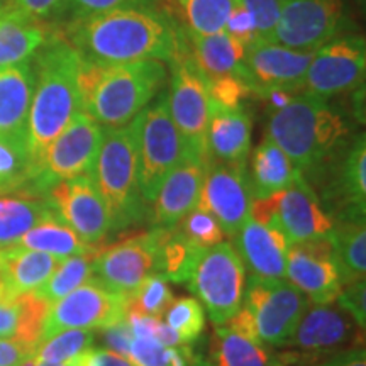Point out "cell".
Returning a JSON list of instances; mask_svg holds the SVG:
<instances>
[{"instance_id":"6da1fadb","label":"cell","mask_w":366,"mask_h":366,"mask_svg":"<svg viewBox=\"0 0 366 366\" xmlns=\"http://www.w3.org/2000/svg\"><path fill=\"white\" fill-rule=\"evenodd\" d=\"M63 26V36L76 53L102 65L141 59L170 63L185 48L183 29L157 0L126 4Z\"/></svg>"},{"instance_id":"7a4b0ae2","label":"cell","mask_w":366,"mask_h":366,"mask_svg":"<svg viewBox=\"0 0 366 366\" xmlns=\"http://www.w3.org/2000/svg\"><path fill=\"white\" fill-rule=\"evenodd\" d=\"M31 63L34 89L27 121V151L33 178L44 149L80 112V54L63 33L54 31Z\"/></svg>"},{"instance_id":"3957f363","label":"cell","mask_w":366,"mask_h":366,"mask_svg":"<svg viewBox=\"0 0 366 366\" xmlns=\"http://www.w3.org/2000/svg\"><path fill=\"white\" fill-rule=\"evenodd\" d=\"M167 63L157 59L102 65L80 56V111L104 127H122L162 94Z\"/></svg>"},{"instance_id":"277c9868","label":"cell","mask_w":366,"mask_h":366,"mask_svg":"<svg viewBox=\"0 0 366 366\" xmlns=\"http://www.w3.org/2000/svg\"><path fill=\"white\" fill-rule=\"evenodd\" d=\"M350 134L347 114L327 99L300 90L285 107L268 111L264 136L282 148L307 180Z\"/></svg>"},{"instance_id":"5b68a950","label":"cell","mask_w":366,"mask_h":366,"mask_svg":"<svg viewBox=\"0 0 366 366\" xmlns=\"http://www.w3.org/2000/svg\"><path fill=\"white\" fill-rule=\"evenodd\" d=\"M90 177L107 209L111 234L124 232L151 219L149 204L137 183L134 139L129 124L104 127Z\"/></svg>"},{"instance_id":"8992f818","label":"cell","mask_w":366,"mask_h":366,"mask_svg":"<svg viewBox=\"0 0 366 366\" xmlns=\"http://www.w3.org/2000/svg\"><path fill=\"white\" fill-rule=\"evenodd\" d=\"M129 127L134 139L137 183L144 200L151 204L168 173L192 153L170 116L164 90L132 119Z\"/></svg>"},{"instance_id":"52a82bcc","label":"cell","mask_w":366,"mask_h":366,"mask_svg":"<svg viewBox=\"0 0 366 366\" xmlns=\"http://www.w3.org/2000/svg\"><path fill=\"white\" fill-rule=\"evenodd\" d=\"M305 182L309 185L319 183V200L332 221L365 219L366 137L363 132L346 139Z\"/></svg>"},{"instance_id":"ba28073f","label":"cell","mask_w":366,"mask_h":366,"mask_svg":"<svg viewBox=\"0 0 366 366\" xmlns=\"http://www.w3.org/2000/svg\"><path fill=\"white\" fill-rule=\"evenodd\" d=\"M102 137L104 126L80 111L44 149L27 194L44 197L58 182L90 175Z\"/></svg>"},{"instance_id":"9c48e42d","label":"cell","mask_w":366,"mask_h":366,"mask_svg":"<svg viewBox=\"0 0 366 366\" xmlns=\"http://www.w3.org/2000/svg\"><path fill=\"white\" fill-rule=\"evenodd\" d=\"M309 305L307 297L287 278L251 277L241 302L256 340L268 346H285Z\"/></svg>"},{"instance_id":"30bf717a","label":"cell","mask_w":366,"mask_h":366,"mask_svg":"<svg viewBox=\"0 0 366 366\" xmlns=\"http://www.w3.org/2000/svg\"><path fill=\"white\" fill-rule=\"evenodd\" d=\"M168 65L170 84L167 95L170 116L190 153L209 163L207 127L212 102L204 73L192 58L187 41L185 48Z\"/></svg>"},{"instance_id":"8fae6325","label":"cell","mask_w":366,"mask_h":366,"mask_svg":"<svg viewBox=\"0 0 366 366\" xmlns=\"http://www.w3.org/2000/svg\"><path fill=\"white\" fill-rule=\"evenodd\" d=\"M246 267L232 242L222 241L204 249L189 278V288L207 310L216 326H222L241 307Z\"/></svg>"},{"instance_id":"7c38bea8","label":"cell","mask_w":366,"mask_h":366,"mask_svg":"<svg viewBox=\"0 0 366 366\" xmlns=\"http://www.w3.org/2000/svg\"><path fill=\"white\" fill-rule=\"evenodd\" d=\"M360 329L355 319L336 302L334 305H314L312 309H307L292 337L287 341L285 346L292 351L280 355L288 366L324 360L363 345V340H360Z\"/></svg>"},{"instance_id":"4fadbf2b","label":"cell","mask_w":366,"mask_h":366,"mask_svg":"<svg viewBox=\"0 0 366 366\" xmlns=\"http://www.w3.org/2000/svg\"><path fill=\"white\" fill-rule=\"evenodd\" d=\"M126 317V295L117 294L92 277L84 285L49 305L39 340L68 329H105Z\"/></svg>"},{"instance_id":"5bb4252c","label":"cell","mask_w":366,"mask_h":366,"mask_svg":"<svg viewBox=\"0 0 366 366\" xmlns=\"http://www.w3.org/2000/svg\"><path fill=\"white\" fill-rule=\"evenodd\" d=\"M366 43L361 36L341 34L314 51L302 90L331 100L365 84Z\"/></svg>"},{"instance_id":"9a60e30c","label":"cell","mask_w":366,"mask_h":366,"mask_svg":"<svg viewBox=\"0 0 366 366\" xmlns=\"http://www.w3.org/2000/svg\"><path fill=\"white\" fill-rule=\"evenodd\" d=\"M274 43L300 51H315L345 34V0H277Z\"/></svg>"},{"instance_id":"2e32d148","label":"cell","mask_w":366,"mask_h":366,"mask_svg":"<svg viewBox=\"0 0 366 366\" xmlns=\"http://www.w3.org/2000/svg\"><path fill=\"white\" fill-rule=\"evenodd\" d=\"M251 195L248 164H226L209 162L197 207L219 222L224 234L234 237L249 219Z\"/></svg>"},{"instance_id":"e0dca14e","label":"cell","mask_w":366,"mask_h":366,"mask_svg":"<svg viewBox=\"0 0 366 366\" xmlns=\"http://www.w3.org/2000/svg\"><path fill=\"white\" fill-rule=\"evenodd\" d=\"M44 197L56 216L86 244L97 248L111 234L107 209L90 175L58 182Z\"/></svg>"},{"instance_id":"ac0fdd59","label":"cell","mask_w":366,"mask_h":366,"mask_svg":"<svg viewBox=\"0 0 366 366\" xmlns=\"http://www.w3.org/2000/svg\"><path fill=\"white\" fill-rule=\"evenodd\" d=\"M285 278L312 305L332 304L345 283L331 237L288 246Z\"/></svg>"},{"instance_id":"d6986e66","label":"cell","mask_w":366,"mask_h":366,"mask_svg":"<svg viewBox=\"0 0 366 366\" xmlns=\"http://www.w3.org/2000/svg\"><path fill=\"white\" fill-rule=\"evenodd\" d=\"M278 229L290 244L327 239L332 234L334 221L324 210L314 187L299 175L285 190L274 194V219Z\"/></svg>"},{"instance_id":"ffe728a7","label":"cell","mask_w":366,"mask_h":366,"mask_svg":"<svg viewBox=\"0 0 366 366\" xmlns=\"http://www.w3.org/2000/svg\"><path fill=\"white\" fill-rule=\"evenodd\" d=\"M314 51L287 48L280 43H254L244 49L242 79L253 97L269 89L302 90Z\"/></svg>"},{"instance_id":"44dd1931","label":"cell","mask_w":366,"mask_h":366,"mask_svg":"<svg viewBox=\"0 0 366 366\" xmlns=\"http://www.w3.org/2000/svg\"><path fill=\"white\" fill-rule=\"evenodd\" d=\"M149 274H157V234L154 231L97 251L94 278L117 294L127 295Z\"/></svg>"},{"instance_id":"7402d4cb","label":"cell","mask_w":366,"mask_h":366,"mask_svg":"<svg viewBox=\"0 0 366 366\" xmlns=\"http://www.w3.org/2000/svg\"><path fill=\"white\" fill-rule=\"evenodd\" d=\"M205 170V159L189 154L168 173L153 200V227H175L192 209L197 207Z\"/></svg>"},{"instance_id":"603a6c76","label":"cell","mask_w":366,"mask_h":366,"mask_svg":"<svg viewBox=\"0 0 366 366\" xmlns=\"http://www.w3.org/2000/svg\"><path fill=\"white\" fill-rule=\"evenodd\" d=\"M34 89L33 63L0 70V139L27 146V121Z\"/></svg>"},{"instance_id":"cb8c5ba5","label":"cell","mask_w":366,"mask_h":366,"mask_svg":"<svg viewBox=\"0 0 366 366\" xmlns=\"http://www.w3.org/2000/svg\"><path fill=\"white\" fill-rule=\"evenodd\" d=\"M253 122L246 109H224L212 104L207 127L209 162L226 164H248Z\"/></svg>"},{"instance_id":"d4e9b609","label":"cell","mask_w":366,"mask_h":366,"mask_svg":"<svg viewBox=\"0 0 366 366\" xmlns=\"http://www.w3.org/2000/svg\"><path fill=\"white\" fill-rule=\"evenodd\" d=\"M244 267L259 278H285L288 242L278 229L248 219L234 236Z\"/></svg>"},{"instance_id":"484cf974","label":"cell","mask_w":366,"mask_h":366,"mask_svg":"<svg viewBox=\"0 0 366 366\" xmlns=\"http://www.w3.org/2000/svg\"><path fill=\"white\" fill-rule=\"evenodd\" d=\"M59 262L51 254L21 246L0 248V297L36 292L51 277Z\"/></svg>"},{"instance_id":"4316f807","label":"cell","mask_w":366,"mask_h":366,"mask_svg":"<svg viewBox=\"0 0 366 366\" xmlns=\"http://www.w3.org/2000/svg\"><path fill=\"white\" fill-rule=\"evenodd\" d=\"M54 33L46 24L21 11L0 16V70L29 61Z\"/></svg>"},{"instance_id":"83f0119b","label":"cell","mask_w":366,"mask_h":366,"mask_svg":"<svg viewBox=\"0 0 366 366\" xmlns=\"http://www.w3.org/2000/svg\"><path fill=\"white\" fill-rule=\"evenodd\" d=\"M185 36L189 51L199 70L204 73L205 80L221 79L227 75L242 76V58H244V46L239 41L232 39L227 33H217L209 36H200L187 33Z\"/></svg>"},{"instance_id":"f1b7e54d","label":"cell","mask_w":366,"mask_h":366,"mask_svg":"<svg viewBox=\"0 0 366 366\" xmlns=\"http://www.w3.org/2000/svg\"><path fill=\"white\" fill-rule=\"evenodd\" d=\"M299 175L300 173L292 159L269 137L264 136L253 151L248 172L253 200L267 199L288 189Z\"/></svg>"},{"instance_id":"f546056e","label":"cell","mask_w":366,"mask_h":366,"mask_svg":"<svg viewBox=\"0 0 366 366\" xmlns=\"http://www.w3.org/2000/svg\"><path fill=\"white\" fill-rule=\"evenodd\" d=\"M49 304L31 292L0 297V340H19L38 345Z\"/></svg>"},{"instance_id":"4dcf8cb0","label":"cell","mask_w":366,"mask_h":366,"mask_svg":"<svg viewBox=\"0 0 366 366\" xmlns=\"http://www.w3.org/2000/svg\"><path fill=\"white\" fill-rule=\"evenodd\" d=\"M56 216L46 197L12 192L0 197V248L16 246L36 224Z\"/></svg>"},{"instance_id":"1f68e13d","label":"cell","mask_w":366,"mask_h":366,"mask_svg":"<svg viewBox=\"0 0 366 366\" xmlns=\"http://www.w3.org/2000/svg\"><path fill=\"white\" fill-rule=\"evenodd\" d=\"M187 33L200 36L222 33L234 0H157Z\"/></svg>"},{"instance_id":"d6a6232c","label":"cell","mask_w":366,"mask_h":366,"mask_svg":"<svg viewBox=\"0 0 366 366\" xmlns=\"http://www.w3.org/2000/svg\"><path fill=\"white\" fill-rule=\"evenodd\" d=\"M153 231L157 234V274L175 283L189 282L204 249L192 244L177 227H153Z\"/></svg>"},{"instance_id":"836d02e7","label":"cell","mask_w":366,"mask_h":366,"mask_svg":"<svg viewBox=\"0 0 366 366\" xmlns=\"http://www.w3.org/2000/svg\"><path fill=\"white\" fill-rule=\"evenodd\" d=\"M331 242L340 264L342 283L365 280L366 274V226L365 219L334 221Z\"/></svg>"},{"instance_id":"e575fe53","label":"cell","mask_w":366,"mask_h":366,"mask_svg":"<svg viewBox=\"0 0 366 366\" xmlns=\"http://www.w3.org/2000/svg\"><path fill=\"white\" fill-rule=\"evenodd\" d=\"M16 246L48 253L59 259L75 254H85L97 249L94 246L86 244L85 241H81V237L58 216L48 217L43 222L36 224L33 229H29L17 241Z\"/></svg>"},{"instance_id":"d590c367","label":"cell","mask_w":366,"mask_h":366,"mask_svg":"<svg viewBox=\"0 0 366 366\" xmlns=\"http://www.w3.org/2000/svg\"><path fill=\"white\" fill-rule=\"evenodd\" d=\"M214 358L216 366H288L282 355L272 353L263 342L231 331L224 324L216 329Z\"/></svg>"},{"instance_id":"8d00e7d4","label":"cell","mask_w":366,"mask_h":366,"mask_svg":"<svg viewBox=\"0 0 366 366\" xmlns=\"http://www.w3.org/2000/svg\"><path fill=\"white\" fill-rule=\"evenodd\" d=\"M97 251H90L85 254H75L63 258L58 263L56 269H54L51 277L44 282V285H41L36 294L41 299H44L49 305L53 302H56L63 297L70 294V292L84 285L86 280H90L94 277V263Z\"/></svg>"},{"instance_id":"74e56055","label":"cell","mask_w":366,"mask_h":366,"mask_svg":"<svg viewBox=\"0 0 366 366\" xmlns=\"http://www.w3.org/2000/svg\"><path fill=\"white\" fill-rule=\"evenodd\" d=\"M95 334L86 329H68L53 336L39 340L36 345L33 360L38 363L61 365L79 356L94 346Z\"/></svg>"},{"instance_id":"f35d334b","label":"cell","mask_w":366,"mask_h":366,"mask_svg":"<svg viewBox=\"0 0 366 366\" xmlns=\"http://www.w3.org/2000/svg\"><path fill=\"white\" fill-rule=\"evenodd\" d=\"M126 302L127 314L162 319L172 305L173 294L162 274H149L126 295Z\"/></svg>"},{"instance_id":"ab89813d","label":"cell","mask_w":366,"mask_h":366,"mask_svg":"<svg viewBox=\"0 0 366 366\" xmlns=\"http://www.w3.org/2000/svg\"><path fill=\"white\" fill-rule=\"evenodd\" d=\"M31 180L27 146L0 139V192H26Z\"/></svg>"},{"instance_id":"60d3db41","label":"cell","mask_w":366,"mask_h":366,"mask_svg":"<svg viewBox=\"0 0 366 366\" xmlns=\"http://www.w3.org/2000/svg\"><path fill=\"white\" fill-rule=\"evenodd\" d=\"M164 322L175 331L185 345L199 340L205 327V310L197 299L183 297L173 300L164 312Z\"/></svg>"},{"instance_id":"b9f144b4","label":"cell","mask_w":366,"mask_h":366,"mask_svg":"<svg viewBox=\"0 0 366 366\" xmlns=\"http://www.w3.org/2000/svg\"><path fill=\"white\" fill-rule=\"evenodd\" d=\"M197 248L209 249L224 241V231L207 210L195 207L175 226Z\"/></svg>"},{"instance_id":"7bdbcfd3","label":"cell","mask_w":366,"mask_h":366,"mask_svg":"<svg viewBox=\"0 0 366 366\" xmlns=\"http://www.w3.org/2000/svg\"><path fill=\"white\" fill-rule=\"evenodd\" d=\"M205 81H207L210 102L219 107L236 109L244 105L246 99L253 97V92L239 75H227Z\"/></svg>"},{"instance_id":"ee69618b","label":"cell","mask_w":366,"mask_h":366,"mask_svg":"<svg viewBox=\"0 0 366 366\" xmlns=\"http://www.w3.org/2000/svg\"><path fill=\"white\" fill-rule=\"evenodd\" d=\"M254 19L256 43H274V31L278 24L277 0H241Z\"/></svg>"},{"instance_id":"f6af8a7d","label":"cell","mask_w":366,"mask_h":366,"mask_svg":"<svg viewBox=\"0 0 366 366\" xmlns=\"http://www.w3.org/2000/svg\"><path fill=\"white\" fill-rule=\"evenodd\" d=\"M224 33H227L232 39L239 41L244 48H248V46L258 41L256 39V26L253 16H251L248 9L242 6L241 0H234V6L229 12L226 26H224Z\"/></svg>"},{"instance_id":"bcb514c9","label":"cell","mask_w":366,"mask_h":366,"mask_svg":"<svg viewBox=\"0 0 366 366\" xmlns=\"http://www.w3.org/2000/svg\"><path fill=\"white\" fill-rule=\"evenodd\" d=\"M14 6L27 16L46 24H59L65 21L66 0H12Z\"/></svg>"},{"instance_id":"7dc6e473","label":"cell","mask_w":366,"mask_h":366,"mask_svg":"<svg viewBox=\"0 0 366 366\" xmlns=\"http://www.w3.org/2000/svg\"><path fill=\"white\" fill-rule=\"evenodd\" d=\"M366 285L365 280H356L342 287L341 294L334 300L340 307L355 319L361 329L366 324Z\"/></svg>"},{"instance_id":"c3c4849f","label":"cell","mask_w":366,"mask_h":366,"mask_svg":"<svg viewBox=\"0 0 366 366\" xmlns=\"http://www.w3.org/2000/svg\"><path fill=\"white\" fill-rule=\"evenodd\" d=\"M132 2H139V0H66V16L63 24H66L70 21L95 16V14L107 12L111 9L126 6V4Z\"/></svg>"},{"instance_id":"681fc988","label":"cell","mask_w":366,"mask_h":366,"mask_svg":"<svg viewBox=\"0 0 366 366\" xmlns=\"http://www.w3.org/2000/svg\"><path fill=\"white\" fill-rule=\"evenodd\" d=\"M66 366H132V363L124 356L114 353L111 350H90L84 351L75 358L66 361Z\"/></svg>"},{"instance_id":"f907efd6","label":"cell","mask_w":366,"mask_h":366,"mask_svg":"<svg viewBox=\"0 0 366 366\" xmlns=\"http://www.w3.org/2000/svg\"><path fill=\"white\" fill-rule=\"evenodd\" d=\"M36 345L19 340H0V366H22L33 358Z\"/></svg>"},{"instance_id":"816d5d0a","label":"cell","mask_w":366,"mask_h":366,"mask_svg":"<svg viewBox=\"0 0 366 366\" xmlns=\"http://www.w3.org/2000/svg\"><path fill=\"white\" fill-rule=\"evenodd\" d=\"M102 332H104V342L107 345L109 350L114 351V353L124 356V358L129 356L131 342L134 337H132V332H131L129 324H127V319L114 324V326L102 329Z\"/></svg>"},{"instance_id":"f5cc1de1","label":"cell","mask_w":366,"mask_h":366,"mask_svg":"<svg viewBox=\"0 0 366 366\" xmlns=\"http://www.w3.org/2000/svg\"><path fill=\"white\" fill-rule=\"evenodd\" d=\"M295 366H366V353L363 345L350 347V350L341 351L327 358L312 361V363L295 365Z\"/></svg>"},{"instance_id":"db71d44e","label":"cell","mask_w":366,"mask_h":366,"mask_svg":"<svg viewBox=\"0 0 366 366\" xmlns=\"http://www.w3.org/2000/svg\"><path fill=\"white\" fill-rule=\"evenodd\" d=\"M297 92H300V90L269 89V90L262 92V94L258 95V99L263 100L264 105H267V112L268 111H277V109L285 107V105L295 97Z\"/></svg>"},{"instance_id":"11a10c76","label":"cell","mask_w":366,"mask_h":366,"mask_svg":"<svg viewBox=\"0 0 366 366\" xmlns=\"http://www.w3.org/2000/svg\"><path fill=\"white\" fill-rule=\"evenodd\" d=\"M14 11H19V9L14 6L12 0H0V16H2V14L14 12Z\"/></svg>"},{"instance_id":"9f6ffc18","label":"cell","mask_w":366,"mask_h":366,"mask_svg":"<svg viewBox=\"0 0 366 366\" xmlns=\"http://www.w3.org/2000/svg\"><path fill=\"white\" fill-rule=\"evenodd\" d=\"M22 366H66L65 363H61V365H49V363H38V361H34L33 358L31 360H27L24 365Z\"/></svg>"}]
</instances>
